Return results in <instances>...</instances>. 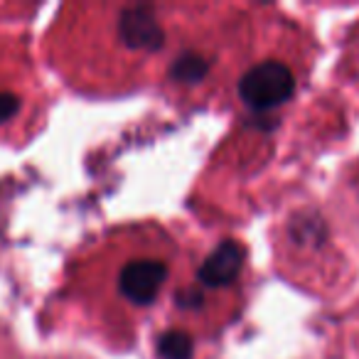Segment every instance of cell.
<instances>
[{"mask_svg":"<svg viewBox=\"0 0 359 359\" xmlns=\"http://www.w3.org/2000/svg\"><path fill=\"white\" fill-rule=\"evenodd\" d=\"M295 76L283 62L269 60L241 76L239 96L254 111H273L293 96Z\"/></svg>","mask_w":359,"mask_h":359,"instance_id":"obj_1","label":"cell"},{"mask_svg":"<svg viewBox=\"0 0 359 359\" xmlns=\"http://www.w3.org/2000/svg\"><path fill=\"white\" fill-rule=\"evenodd\" d=\"M168 280V266L160 259H135L121 269L118 290L128 303L150 305Z\"/></svg>","mask_w":359,"mask_h":359,"instance_id":"obj_2","label":"cell"},{"mask_svg":"<svg viewBox=\"0 0 359 359\" xmlns=\"http://www.w3.org/2000/svg\"><path fill=\"white\" fill-rule=\"evenodd\" d=\"M121 40L133 52H155L163 45V27L153 8H126L121 15Z\"/></svg>","mask_w":359,"mask_h":359,"instance_id":"obj_3","label":"cell"},{"mask_svg":"<svg viewBox=\"0 0 359 359\" xmlns=\"http://www.w3.org/2000/svg\"><path fill=\"white\" fill-rule=\"evenodd\" d=\"M241 264H244L241 246L236 241H224L205 259L197 278L207 288H224V285L234 283L236 276L241 273Z\"/></svg>","mask_w":359,"mask_h":359,"instance_id":"obj_4","label":"cell"},{"mask_svg":"<svg viewBox=\"0 0 359 359\" xmlns=\"http://www.w3.org/2000/svg\"><path fill=\"white\" fill-rule=\"evenodd\" d=\"M207 72H210V62L197 52H187V55L175 60L172 69H170V79L177 81V84L195 86L205 79Z\"/></svg>","mask_w":359,"mask_h":359,"instance_id":"obj_5","label":"cell"},{"mask_svg":"<svg viewBox=\"0 0 359 359\" xmlns=\"http://www.w3.org/2000/svg\"><path fill=\"white\" fill-rule=\"evenodd\" d=\"M160 357L163 359H190L192 339L182 332H165L160 339Z\"/></svg>","mask_w":359,"mask_h":359,"instance_id":"obj_6","label":"cell"},{"mask_svg":"<svg viewBox=\"0 0 359 359\" xmlns=\"http://www.w3.org/2000/svg\"><path fill=\"white\" fill-rule=\"evenodd\" d=\"M18 111H20V99L0 91V126L6 123V121H11L13 116H18Z\"/></svg>","mask_w":359,"mask_h":359,"instance_id":"obj_7","label":"cell"}]
</instances>
